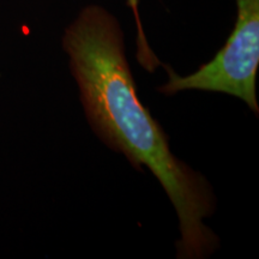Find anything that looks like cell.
Wrapping results in <instances>:
<instances>
[{
	"instance_id": "3957f363",
	"label": "cell",
	"mask_w": 259,
	"mask_h": 259,
	"mask_svg": "<svg viewBox=\"0 0 259 259\" xmlns=\"http://www.w3.org/2000/svg\"><path fill=\"white\" fill-rule=\"evenodd\" d=\"M138 5L139 0H127V6L131 8L132 12H134V17L136 21V25H137V60L138 63L144 67L145 70L149 72H155L157 66H160L161 61L157 59V57L155 56L154 52L151 51L150 46H149V42L145 37L143 25H142L141 17H139V11H138Z\"/></svg>"
},
{
	"instance_id": "6da1fadb",
	"label": "cell",
	"mask_w": 259,
	"mask_h": 259,
	"mask_svg": "<svg viewBox=\"0 0 259 259\" xmlns=\"http://www.w3.org/2000/svg\"><path fill=\"white\" fill-rule=\"evenodd\" d=\"M63 47L93 131L137 170L148 167L166 191L179 219L177 257H209L219 247L204 223L215 212V194L202 174L171 154L166 132L139 100L119 22L101 6H87L65 30Z\"/></svg>"
},
{
	"instance_id": "7a4b0ae2",
	"label": "cell",
	"mask_w": 259,
	"mask_h": 259,
	"mask_svg": "<svg viewBox=\"0 0 259 259\" xmlns=\"http://www.w3.org/2000/svg\"><path fill=\"white\" fill-rule=\"evenodd\" d=\"M236 9L234 28L213 59L187 76H179L171 67L164 66L168 80L158 92L164 95L185 90L228 94L242 100L258 115L255 82L259 66V0H236Z\"/></svg>"
}]
</instances>
